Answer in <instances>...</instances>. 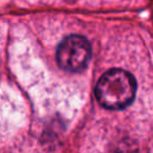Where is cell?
Masks as SVG:
<instances>
[{"label": "cell", "instance_id": "1", "mask_svg": "<svg viewBox=\"0 0 153 153\" xmlns=\"http://www.w3.org/2000/svg\"><path fill=\"white\" fill-rule=\"evenodd\" d=\"M136 82L131 74L113 68L105 72L96 87V97L103 107L112 110L124 109L135 98Z\"/></svg>", "mask_w": 153, "mask_h": 153}, {"label": "cell", "instance_id": "2", "mask_svg": "<svg viewBox=\"0 0 153 153\" xmlns=\"http://www.w3.org/2000/svg\"><path fill=\"white\" fill-rule=\"evenodd\" d=\"M91 58L90 43L82 36L72 35L65 38L57 49V61L62 69L79 72L85 69Z\"/></svg>", "mask_w": 153, "mask_h": 153}]
</instances>
